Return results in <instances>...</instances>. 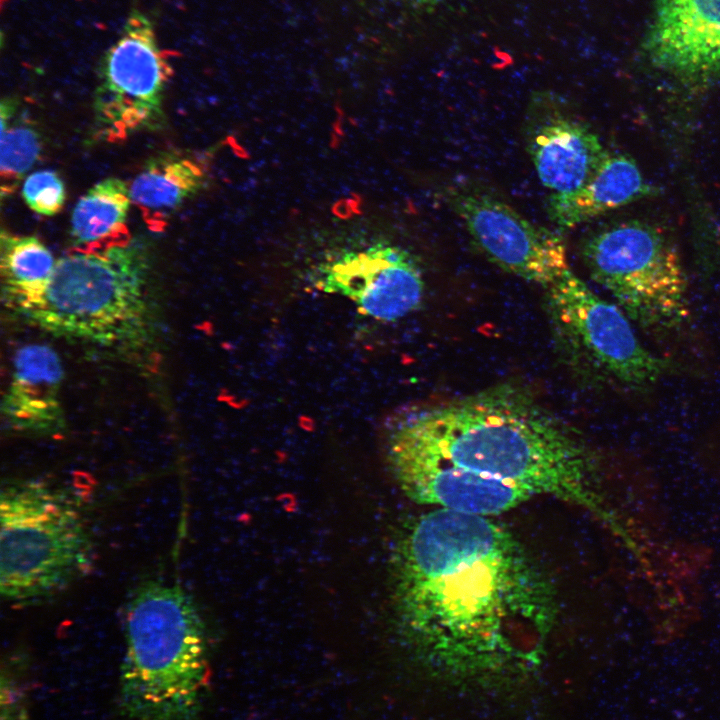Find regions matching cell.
Wrapping results in <instances>:
<instances>
[{
  "label": "cell",
  "instance_id": "4fadbf2b",
  "mask_svg": "<svg viewBox=\"0 0 720 720\" xmlns=\"http://www.w3.org/2000/svg\"><path fill=\"white\" fill-rule=\"evenodd\" d=\"M384 447L387 463L399 487L418 504L494 517L532 497L517 487L442 459L404 448Z\"/></svg>",
  "mask_w": 720,
  "mask_h": 720
},
{
  "label": "cell",
  "instance_id": "ac0fdd59",
  "mask_svg": "<svg viewBox=\"0 0 720 720\" xmlns=\"http://www.w3.org/2000/svg\"><path fill=\"white\" fill-rule=\"evenodd\" d=\"M55 265L50 250L37 237L2 231L1 284L8 308L23 315L34 308L47 289Z\"/></svg>",
  "mask_w": 720,
  "mask_h": 720
},
{
  "label": "cell",
  "instance_id": "277c9868",
  "mask_svg": "<svg viewBox=\"0 0 720 720\" xmlns=\"http://www.w3.org/2000/svg\"><path fill=\"white\" fill-rule=\"evenodd\" d=\"M0 592L33 603L88 574L94 544L81 501L40 479L10 481L0 497Z\"/></svg>",
  "mask_w": 720,
  "mask_h": 720
},
{
  "label": "cell",
  "instance_id": "9a60e30c",
  "mask_svg": "<svg viewBox=\"0 0 720 720\" xmlns=\"http://www.w3.org/2000/svg\"><path fill=\"white\" fill-rule=\"evenodd\" d=\"M657 192L631 157L609 153L583 187L569 193H552L547 213L557 226L572 228Z\"/></svg>",
  "mask_w": 720,
  "mask_h": 720
},
{
  "label": "cell",
  "instance_id": "ba28073f",
  "mask_svg": "<svg viewBox=\"0 0 720 720\" xmlns=\"http://www.w3.org/2000/svg\"><path fill=\"white\" fill-rule=\"evenodd\" d=\"M173 75L155 25L133 7L100 62L93 100L94 138L116 143L159 122Z\"/></svg>",
  "mask_w": 720,
  "mask_h": 720
},
{
  "label": "cell",
  "instance_id": "44dd1931",
  "mask_svg": "<svg viewBox=\"0 0 720 720\" xmlns=\"http://www.w3.org/2000/svg\"><path fill=\"white\" fill-rule=\"evenodd\" d=\"M411 3H414L416 5H433L440 2H443L445 0H408Z\"/></svg>",
  "mask_w": 720,
  "mask_h": 720
},
{
  "label": "cell",
  "instance_id": "e0dca14e",
  "mask_svg": "<svg viewBox=\"0 0 720 720\" xmlns=\"http://www.w3.org/2000/svg\"><path fill=\"white\" fill-rule=\"evenodd\" d=\"M130 188L111 177L92 186L76 203L70 239L75 251L95 252L131 242L127 217Z\"/></svg>",
  "mask_w": 720,
  "mask_h": 720
},
{
  "label": "cell",
  "instance_id": "2e32d148",
  "mask_svg": "<svg viewBox=\"0 0 720 720\" xmlns=\"http://www.w3.org/2000/svg\"><path fill=\"white\" fill-rule=\"evenodd\" d=\"M200 160L184 152H162L149 159L131 182L132 204L152 231H163L170 218L199 191L205 180Z\"/></svg>",
  "mask_w": 720,
  "mask_h": 720
},
{
  "label": "cell",
  "instance_id": "6da1fadb",
  "mask_svg": "<svg viewBox=\"0 0 720 720\" xmlns=\"http://www.w3.org/2000/svg\"><path fill=\"white\" fill-rule=\"evenodd\" d=\"M395 614L433 660L535 664L555 616L552 586L493 517L435 508L403 528L391 558Z\"/></svg>",
  "mask_w": 720,
  "mask_h": 720
},
{
  "label": "cell",
  "instance_id": "8992f818",
  "mask_svg": "<svg viewBox=\"0 0 720 720\" xmlns=\"http://www.w3.org/2000/svg\"><path fill=\"white\" fill-rule=\"evenodd\" d=\"M580 250L591 277L634 326L661 337L687 327L688 278L677 248L660 227L619 222L590 234Z\"/></svg>",
  "mask_w": 720,
  "mask_h": 720
},
{
  "label": "cell",
  "instance_id": "ffe728a7",
  "mask_svg": "<svg viewBox=\"0 0 720 720\" xmlns=\"http://www.w3.org/2000/svg\"><path fill=\"white\" fill-rule=\"evenodd\" d=\"M22 195L34 212L52 216L63 207L66 191L60 176L52 170H40L30 174L24 181Z\"/></svg>",
  "mask_w": 720,
  "mask_h": 720
},
{
  "label": "cell",
  "instance_id": "d6986e66",
  "mask_svg": "<svg viewBox=\"0 0 720 720\" xmlns=\"http://www.w3.org/2000/svg\"><path fill=\"white\" fill-rule=\"evenodd\" d=\"M0 175L1 197L14 192L25 173L39 159L42 143L40 134L32 123H13L0 114Z\"/></svg>",
  "mask_w": 720,
  "mask_h": 720
},
{
  "label": "cell",
  "instance_id": "30bf717a",
  "mask_svg": "<svg viewBox=\"0 0 720 720\" xmlns=\"http://www.w3.org/2000/svg\"><path fill=\"white\" fill-rule=\"evenodd\" d=\"M316 286L347 297L362 314L380 321L407 316L424 296L416 260L406 250L384 244L349 252L325 265Z\"/></svg>",
  "mask_w": 720,
  "mask_h": 720
},
{
  "label": "cell",
  "instance_id": "7c38bea8",
  "mask_svg": "<svg viewBox=\"0 0 720 720\" xmlns=\"http://www.w3.org/2000/svg\"><path fill=\"white\" fill-rule=\"evenodd\" d=\"M644 50L651 64L681 82L720 79V0H657Z\"/></svg>",
  "mask_w": 720,
  "mask_h": 720
},
{
  "label": "cell",
  "instance_id": "8fae6325",
  "mask_svg": "<svg viewBox=\"0 0 720 720\" xmlns=\"http://www.w3.org/2000/svg\"><path fill=\"white\" fill-rule=\"evenodd\" d=\"M523 131L538 178L552 193L583 187L609 154L592 129L553 93L532 97Z\"/></svg>",
  "mask_w": 720,
  "mask_h": 720
},
{
  "label": "cell",
  "instance_id": "9c48e42d",
  "mask_svg": "<svg viewBox=\"0 0 720 720\" xmlns=\"http://www.w3.org/2000/svg\"><path fill=\"white\" fill-rule=\"evenodd\" d=\"M446 200L475 244L502 269L544 288L569 269L562 237L505 202L458 187L446 190Z\"/></svg>",
  "mask_w": 720,
  "mask_h": 720
},
{
  "label": "cell",
  "instance_id": "5b68a950",
  "mask_svg": "<svg viewBox=\"0 0 720 720\" xmlns=\"http://www.w3.org/2000/svg\"><path fill=\"white\" fill-rule=\"evenodd\" d=\"M148 263L132 241L61 257L39 303L26 316L56 335L111 343L130 337L146 313Z\"/></svg>",
  "mask_w": 720,
  "mask_h": 720
},
{
  "label": "cell",
  "instance_id": "7a4b0ae2",
  "mask_svg": "<svg viewBox=\"0 0 720 720\" xmlns=\"http://www.w3.org/2000/svg\"><path fill=\"white\" fill-rule=\"evenodd\" d=\"M383 424L384 445L442 459L532 497L597 510L592 463L582 439L520 386L503 384L411 405Z\"/></svg>",
  "mask_w": 720,
  "mask_h": 720
},
{
  "label": "cell",
  "instance_id": "52a82bcc",
  "mask_svg": "<svg viewBox=\"0 0 720 720\" xmlns=\"http://www.w3.org/2000/svg\"><path fill=\"white\" fill-rule=\"evenodd\" d=\"M546 309L568 364L592 384L647 391L676 366L639 340L633 323L570 269L545 288Z\"/></svg>",
  "mask_w": 720,
  "mask_h": 720
},
{
  "label": "cell",
  "instance_id": "3957f363",
  "mask_svg": "<svg viewBox=\"0 0 720 720\" xmlns=\"http://www.w3.org/2000/svg\"><path fill=\"white\" fill-rule=\"evenodd\" d=\"M119 704L126 720H192L207 687L202 618L176 581L136 588L124 613Z\"/></svg>",
  "mask_w": 720,
  "mask_h": 720
},
{
  "label": "cell",
  "instance_id": "5bb4252c",
  "mask_svg": "<svg viewBox=\"0 0 720 720\" xmlns=\"http://www.w3.org/2000/svg\"><path fill=\"white\" fill-rule=\"evenodd\" d=\"M63 367L57 353L44 344L21 347L2 402V413L16 430L54 433L62 427L59 391Z\"/></svg>",
  "mask_w": 720,
  "mask_h": 720
}]
</instances>
